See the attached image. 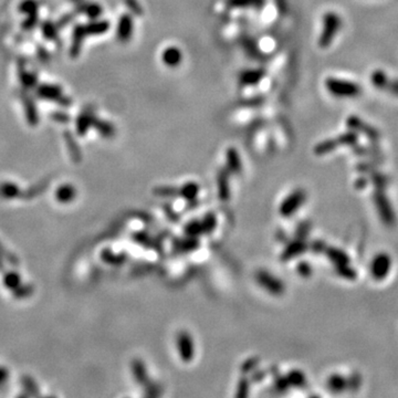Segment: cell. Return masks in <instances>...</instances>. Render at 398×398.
<instances>
[{"label": "cell", "instance_id": "1", "mask_svg": "<svg viewBox=\"0 0 398 398\" xmlns=\"http://www.w3.org/2000/svg\"><path fill=\"white\" fill-rule=\"evenodd\" d=\"M342 27L340 16L335 13H328L323 17V30L318 39V45L321 48H328L335 38Z\"/></svg>", "mask_w": 398, "mask_h": 398}, {"label": "cell", "instance_id": "2", "mask_svg": "<svg viewBox=\"0 0 398 398\" xmlns=\"http://www.w3.org/2000/svg\"><path fill=\"white\" fill-rule=\"evenodd\" d=\"M326 90L337 98H354L361 93V87L356 83L329 78L325 81Z\"/></svg>", "mask_w": 398, "mask_h": 398}, {"label": "cell", "instance_id": "3", "mask_svg": "<svg viewBox=\"0 0 398 398\" xmlns=\"http://www.w3.org/2000/svg\"><path fill=\"white\" fill-rule=\"evenodd\" d=\"M392 269V258L387 253H377L371 261L369 272L371 276L377 281L384 280L388 276Z\"/></svg>", "mask_w": 398, "mask_h": 398}, {"label": "cell", "instance_id": "4", "mask_svg": "<svg viewBox=\"0 0 398 398\" xmlns=\"http://www.w3.org/2000/svg\"><path fill=\"white\" fill-rule=\"evenodd\" d=\"M357 136L354 133L349 132L346 134H342L336 138L328 139V141L321 142L320 144H317L314 149V153L316 155H324L328 153L333 152V149H335L336 147L340 145H353L354 143L356 142Z\"/></svg>", "mask_w": 398, "mask_h": 398}, {"label": "cell", "instance_id": "5", "mask_svg": "<svg viewBox=\"0 0 398 398\" xmlns=\"http://www.w3.org/2000/svg\"><path fill=\"white\" fill-rule=\"evenodd\" d=\"M306 199V193L304 189H297L286 197L280 206L279 213L282 217H290L296 214L297 210L303 205Z\"/></svg>", "mask_w": 398, "mask_h": 398}, {"label": "cell", "instance_id": "6", "mask_svg": "<svg viewBox=\"0 0 398 398\" xmlns=\"http://www.w3.org/2000/svg\"><path fill=\"white\" fill-rule=\"evenodd\" d=\"M374 202H375V206L377 208V212L380 214V216L383 220L384 224L387 226H393L395 224V214H394V210L391 206V202L387 199V197L385 196L384 193L381 190H377V192L374 194Z\"/></svg>", "mask_w": 398, "mask_h": 398}, {"label": "cell", "instance_id": "7", "mask_svg": "<svg viewBox=\"0 0 398 398\" xmlns=\"http://www.w3.org/2000/svg\"><path fill=\"white\" fill-rule=\"evenodd\" d=\"M256 279L258 283L271 294H274V296H281V294H283L285 289L283 282L279 280L278 278L273 277L272 274H270L268 271L260 270V271L257 272Z\"/></svg>", "mask_w": 398, "mask_h": 398}, {"label": "cell", "instance_id": "8", "mask_svg": "<svg viewBox=\"0 0 398 398\" xmlns=\"http://www.w3.org/2000/svg\"><path fill=\"white\" fill-rule=\"evenodd\" d=\"M176 343L182 360L184 362L192 361L195 355V346L190 334L186 331H181L177 335Z\"/></svg>", "mask_w": 398, "mask_h": 398}, {"label": "cell", "instance_id": "9", "mask_svg": "<svg viewBox=\"0 0 398 398\" xmlns=\"http://www.w3.org/2000/svg\"><path fill=\"white\" fill-rule=\"evenodd\" d=\"M134 31V22L133 19L130 15H123L119 18L118 25H117V39L121 42H127L132 38Z\"/></svg>", "mask_w": 398, "mask_h": 398}, {"label": "cell", "instance_id": "10", "mask_svg": "<svg viewBox=\"0 0 398 398\" xmlns=\"http://www.w3.org/2000/svg\"><path fill=\"white\" fill-rule=\"evenodd\" d=\"M308 250V244L304 239H297L286 246V248L281 253V261H289Z\"/></svg>", "mask_w": 398, "mask_h": 398}, {"label": "cell", "instance_id": "11", "mask_svg": "<svg viewBox=\"0 0 398 398\" xmlns=\"http://www.w3.org/2000/svg\"><path fill=\"white\" fill-rule=\"evenodd\" d=\"M229 175H230V172L227 167H225V168H221L217 174L218 197L221 201H227V200H229V198H230Z\"/></svg>", "mask_w": 398, "mask_h": 398}, {"label": "cell", "instance_id": "12", "mask_svg": "<svg viewBox=\"0 0 398 398\" xmlns=\"http://www.w3.org/2000/svg\"><path fill=\"white\" fill-rule=\"evenodd\" d=\"M200 246V242L197 237H188L186 238H177L173 241L174 251L177 253H187L197 250Z\"/></svg>", "mask_w": 398, "mask_h": 398}, {"label": "cell", "instance_id": "13", "mask_svg": "<svg viewBox=\"0 0 398 398\" xmlns=\"http://www.w3.org/2000/svg\"><path fill=\"white\" fill-rule=\"evenodd\" d=\"M132 238H133V241H135L136 244L141 245L143 247H145L146 249H153L157 252L163 251V245L161 244V241L153 238L152 236H149L147 232H134L132 234Z\"/></svg>", "mask_w": 398, "mask_h": 398}, {"label": "cell", "instance_id": "14", "mask_svg": "<svg viewBox=\"0 0 398 398\" xmlns=\"http://www.w3.org/2000/svg\"><path fill=\"white\" fill-rule=\"evenodd\" d=\"M265 71L262 69H253V70H245L239 74V83L242 86L254 85L258 84L265 77Z\"/></svg>", "mask_w": 398, "mask_h": 398}, {"label": "cell", "instance_id": "15", "mask_svg": "<svg viewBox=\"0 0 398 398\" xmlns=\"http://www.w3.org/2000/svg\"><path fill=\"white\" fill-rule=\"evenodd\" d=\"M162 60L164 65L169 67H176L182 61V53L179 48L169 47L164 50L162 54Z\"/></svg>", "mask_w": 398, "mask_h": 398}, {"label": "cell", "instance_id": "16", "mask_svg": "<svg viewBox=\"0 0 398 398\" xmlns=\"http://www.w3.org/2000/svg\"><path fill=\"white\" fill-rule=\"evenodd\" d=\"M226 159H227V165L226 167L228 168L230 174H240L242 170V163L240 155H239L238 150L233 147H229L227 149L226 153Z\"/></svg>", "mask_w": 398, "mask_h": 398}, {"label": "cell", "instance_id": "17", "mask_svg": "<svg viewBox=\"0 0 398 398\" xmlns=\"http://www.w3.org/2000/svg\"><path fill=\"white\" fill-rule=\"evenodd\" d=\"M132 372L135 377V381H136L139 385L146 386L150 381L149 378V374H147L146 366L143 361L137 360L136 358V360H134L132 362Z\"/></svg>", "mask_w": 398, "mask_h": 398}, {"label": "cell", "instance_id": "18", "mask_svg": "<svg viewBox=\"0 0 398 398\" xmlns=\"http://www.w3.org/2000/svg\"><path fill=\"white\" fill-rule=\"evenodd\" d=\"M95 119H97V117L94 116V113L91 110H87L85 112H83L77 119L78 134L84 135L90 127H93Z\"/></svg>", "mask_w": 398, "mask_h": 398}, {"label": "cell", "instance_id": "19", "mask_svg": "<svg viewBox=\"0 0 398 398\" xmlns=\"http://www.w3.org/2000/svg\"><path fill=\"white\" fill-rule=\"evenodd\" d=\"M372 82L374 85L378 87H387V90L392 91L393 93L398 94V81H389L387 77H386V74L381 72V71L373 73Z\"/></svg>", "mask_w": 398, "mask_h": 398}, {"label": "cell", "instance_id": "20", "mask_svg": "<svg viewBox=\"0 0 398 398\" xmlns=\"http://www.w3.org/2000/svg\"><path fill=\"white\" fill-rule=\"evenodd\" d=\"M324 252L335 266L349 264V257L348 256V253H345L343 251V250L334 248V247H328Z\"/></svg>", "mask_w": 398, "mask_h": 398}, {"label": "cell", "instance_id": "21", "mask_svg": "<svg viewBox=\"0 0 398 398\" xmlns=\"http://www.w3.org/2000/svg\"><path fill=\"white\" fill-rule=\"evenodd\" d=\"M328 387L333 393H342L348 388V378L341 374H333L328 380Z\"/></svg>", "mask_w": 398, "mask_h": 398}, {"label": "cell", "instance_id": "22", "mask_svg": "<svg viewBox=\"0 0 398 398\" xmlns=\"http://www.w3.org/2000/svg\"><path fill=\"white\" fill-rule=\"evenodd\" d=\"M199 193V185L195 182H188L179 188V196L187 201L195 200Z\"/></svg>", "mask_w": 398, "mask_h": 398}, {"label": "cell", "instance_id": "23", "mask_svg": "<svg viewBox=\"0 0 398 398\" xmlns=\"http://www.w3.org/2000/svg\"><path fill=\"white\" fill-rule=\"evenodd\" d=\"M39 95L42 99L51 100V101H53V100H57L62 97V91L57 85L45 84L39 89Z\"/></svg>", "mask_w": 398, "mask_h": 398}, {"label": "cell", "instance_id": "24", "mask_svg": "<svg viewBox=\"0 0 398 398\" xmlns=\"http://www.w3.org/2000/svg\"><path fill=\"white\" fill-rule=\"evenodd\" d=\"M240 43L247 52V54H249L251 58L258 59V58L262 57L261 51L260 49H259V47L257 46V43L253 39L249 38V37H242L240 39Z\"/></svg>", "mask_w": 398, "mask_h": 398}, {"label": "cell", "instance_id": "25", "mask_svg": "<svg viewBox=\"0 0 398 398\" xmlns=\"http://www.w3.org/2000/svg\"><path fill=\"white\" fill-rule=\"evenodd\" d=\"M265 0H227V5L232 8H260L264 7Z\"/></svg>", "mask_w": 398, "mask_h": 398}, {"label": "cell", "instance_id": "26", "mask_svg": "<svg viewBox=\"0 0 398 398\" xmlns=\"http://www.w3.org/2000/svg\"><path fill=\"white\" fill-rule=\"evenodd\" d=\"M288 378L290 386H293V387L297 388H303L306 386V377L303 373L298 369H293V371H290L288 375Z\"/></svg>", "mask_w": 398, "mask_h": 398}, {"label": "cell", "instance_id": "27", "mask_svg": "<svg viewBox=\"0 0 398 398\" xmlns=\"http://www.w3.org/2000/svg\"><path fill=\"white\" fill-rule=\"evenodd\" d=\"M153 194L157 197L175 198L179 196V188L173 186H157L153 189Z\"/></svg>", "mask_w": 398, "mask_h": 398}, {"label": "cell", "instance_id": "28", "mask_svg": "<svg viewBox=\"0 0 398 398\" xmlns=\"http://www.w3.org/2000/svg\"><path fill=\"white\" fill-rule=\"evenodd\" d=\"M184 232L186 236L197 238L200 236V234H204L200 220H198V219H193V220L187 222L186 226L184 227Z\"/></svg>", "mask_w": 398, "mask_h": 398}, {"label": "cell", "instance_id": "29", "mask_svg": "<svg viewBox=\"0 0 398 398\" xmlns=\"http://www.w3.org/2000/svg\"><path fill=\"white\" fill-rule=\"evenodd\" d=\"M201 222V227H202V232L204 234H209L212 233L215 228L217 227V217L216 215L213 214V213H208L206 214L204 218L200 220Z\"/></svg>", "mask_w": 398, "mask_h": 398}, {"label": "cell", "instance_id": "30", "mask_svg": "<svg viewBox=\"0 0 398 398\" xmlns=\"http://www.w3.org/2000/svg\"><path fill=\"white\" fill-rule=\"evenodd\" d=\"M93 126L97 127V129L99 130L100 134H101L102 136H104V137L113 136L114 133H115L114 126L109 122L103 121V119H100V118L95 119Z\"/></svg>", "mask_w": 398, "mask_h": 398}, {"label": "cell", "instance_id": "31", "mask_svg": "<svg viewBox=\"0 0 398 398\" xmlns=\"http://www.w3.org/2000/svg\"><path fill=\"white\" fill-rule=\"evenodd\" d=\"M102 258H103V260L111 265H121V264H124V262L127 260L126 254L124 253L115 254L112 251H110V250H105V251L102 253Z\"/></svg>", "mask_w": 398, "mask_h": 398}, {"label": "cell", "instance_id": "32", "mask_svg": "<svg viewBox=\"0 0 398 398\" xmlns=\"http://www.w3.org/2000/svg\"><path fill=\"white\" fill-rule=\"evenodd\" d=\"M348 126L349 127H353V129L355 130H364V133L369 136L371 138H376L378 136V134L375 130L373 129V127H369V126H363V124H361L360 121H358L357 118L355 117H351L348 118Z\"/></svg>", "mask_w": 398, "mask_h": 398}, {"label": "cell", "instance_id": "33", "mask_svg": "<svg viewBox=\"0 0 398 398\" xmlns=\"http://www.w3.org/2000/svg\"><path fill=\"white\" fill-rule=\"evenodd\" d=\"M273 376H274V387H276L277 391L280 393L288 391L290 387V383L286 376L280 375V374L278 373V371H276V374L273 373Z\"/></svg>", "mask_w": 398, "mask_h": 398}, {"label": "cell", "instance_id": "34", "mask_svg": "<svg viewBox=\"0 0 398 398\" xmlns=\"http://www.w3.org/2000/svg\"><path fill=\"white\" fill-rule=\"evenodd\" d=\"M250 389V381L247 377H241L238 381V387L236 396L239 398H244L249 395Z\"/></svg>", "mask_w": 398, "mask_h": 398}, {"label": "cell", "instance_id": "35", "mask_svg": "<svg viewBox=\"0 0 398 398\" xmlns=\"http://www.w3.org/2000/svg\"><path fill=\"white\" fill-rule=\"evenodd\" d=\"M335 270L338 276L344 279H348V280H353V279L356 278V271L352 269L348 265H337L335 266Z\"/></svg>", "mask_w": 398, "mask_h": 398}, {"label": "cell", "instance_id": "36", "mask_svg": "<svg viewBox=\"0 0 398 398\" xmlns=\"http://www.w3.org/2000/svg\"><path fill=\"white\" fill-rule=\"evenodd\" d=\"M310 230H311V222L310 221L301 222V224L297 227V230H296L297 239H305L306 237H308Z\"/></svg>", "mask_w": 398, "mask_h": 398}, {"label": "cell", "instance_id": "37", "mask_svg": "<svg viewBox=\"0 0 398 398\" xmlns=\"http://www.w3.org/2000/svg\"><path fill=\"white\" fill-rule=\"evenodd\" d=\"M362 384V378L358 373H353L351 376L348 378V388L351 392H357Z\"/></svg>", "mask_w": 398, "mask_h": 398}, {"label": "cell", "instance_id": "38", "mask_svg": "<svg viewBox=\"0 0 398 398\" xmlns=\"http://www.w3.org/2000/svg\"><path fill=\"white\" fill-rule=\"evenodd\" d=\"M259 364V358L258 357H251L249 360L245 361V363L241 365V372L246 373H251L254 369L257 368V366Z\"/></svg>", "mask_w": 398, "mask_h": 398}, {"label": "cell", "instance_id": "39", "mask_svg": "<svg viewBox=\"0 0 398 398\" xmlns=\"http://www.w3.org/2000/svg\"><path fill=\"white\" fill-rule=\"evenodd\" d=\"M297 271L301 277L309 278L312 274V266L306 261H301L297 265Z\"/></svg>", "mask_w": 398, "mask_h": 398}, {"label": "cell", "instance_id": "40", "mask_svg": "<svg viewBox=\"0 0 398 398\" xmlns=\"http://www.w3.org/2000/svg\"><path fill=\"white\" fill-rule=\"evenodd\" d=\"M146 392H145V396H149V397H157L159 395H162V388L161 386H158L157 384H154L152 381H149V384L146 386Z\"/></svg>", "mask_w": 398, "mask_h": 398}, {"label": "cell", "instance_id": "41", "mask_svg": "<svg viewBox=\"0 0 398 398\" xmlns=\"http://www.w3.org/2000/svg\"><path fill=\"white\" fill-rule=\"evenodd\" d=\"M373 182H374V184H375L376 187H378V188L383 189V188H385L386 186L388 185L389 181H388L387 177L384 176V175H381V174H374Z\"/></svg>", "mask_w": 398, "mask_h": 398}, {"label": "cell", "instance_id": "42", "mask_svg": "<svg viewBox=\"0 0 398 398\" xmlns=\"http://www.w3.org/2000/svg\"><path fill=\"white\" fill-rule=\"evenodd\" d=\"M326 248H328V246H326L323 240H315L310 245V249H311V251H313L314 253L324 252Z\"/></svg>", "mask_w": 398, "mask_h": 398}, {"label": "cell", "instance_id": "43", "mask_svg": "<svg viewBox=\"0 0 398 398\" xmlns=\"http://www.w3.org/2000/svg\"><path fill=\"white\" fill-rule=\"evenodd\" d=\"M126 5L129 6L130 9L132 10L135 15L143 14V8L139 5L137 0H126Z\"/></svg>", "mask_w": 398, "mask_h": 398}, {"label": "cell", "instance_id": "44", "mask_svg": "<svg viewBox=\"0 0 398 398\" xmlns=\"http://www.w3.org/2000/svg\"><path fill=\"white\" fill-rule=\"evenodd\" d=\"M164 210H165L166 216L168 217L169 220H172L173 222H178L179 221L181 217H179V215H177V213L175 212V210L172 208V206H167V205L164 206Z\"/></svg>", "mask_w": 398, "mask_h": 398}, {"label": "cell", "instance_id": "45", "mask_svg": "<svg viewBox=\"0 0 398 398\" xmlns=\"http://www.w3.org/2000/svg\"><path fill=\"white\" fill-rule=\"evenodd\" d=\"M265 375H266V373L265 371H256V369H254V371L252 372L251 380L252 381H254V383H261V381L265 378Z\"/></svg>", "mask_w": 398, "mask_h": 398}, {"label": "cell", "instance_id": "46", "mask_svg": "<svg viewBox=\"0 0 398 398\" xmlns=\"http://www.w3.org/2000/svg\"><path fill=\"white\" fill-rule=\"evenodd\" d=\"M277 7L281 14H285L288 10V5H286V0H276Z\"/></svg>", "mask_w": 398, "mask_h": 398}, {"label": "cell", "instance_id": "47", "mask_svg": "<svg viewBox=\"0 0 398 398\" xmlns=\"http://www.w3.org/2000/svg\"><path fill=\"white\" fill-rule=\"evenodd\" d=\"M367 184V182H366L365 178H360L356 182V186L360 187V188H364V187Z\"/></svg>", "mask_w": 398, "mask_h": 398}]
</instances>
